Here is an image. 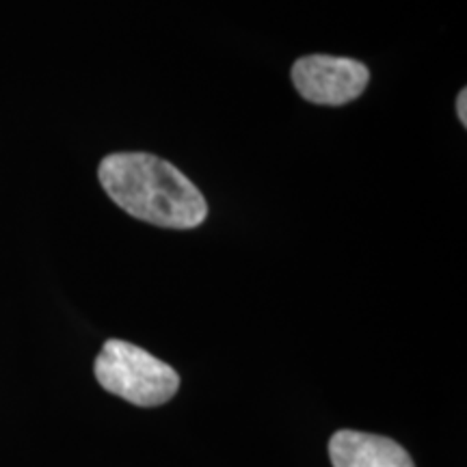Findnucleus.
Here are the masks:
<instances>
[{
  "instance_id": "f257e3e1",
  "label": "nucleus",
  "mask_w": 467,
  "mask_h": 467,
  "mask_svg": "<svg viewBox=\"0 0 467 467\" xmlns=\"http://www.w3.org/2000/svg\"><path fill=\"white\" fill-rule=\"evenodd\" d=\"M98 178L117 206L145 223L192 230L208 217L200 189L178 167L154 154H110L100 162Z\"/></svg>"
},
{
  "instance_id": "f03ea898",
  "label": "nucleus",
  "mask_w": 467,
  "mask_h": 467,
  "mask_svg": "<svg viewBox=\"0 0 467 467\" xmlns=\"http://www.w3.org/2000/svg\"><path fill=\"white\" fill-rule=\"evenodd\" d=\"M98 383L137 407L165 405L180 388L171 366L124 340H107L93 364Z\"/></svg>"
},
{
  "instance_id": "7ed1b4c3",
  "label": "nucleus",
  "mask_w": 467,
  "mask_h": 467,
  "mask_svg": "<svg viewBox=\"0 0 467 467\" xmlns=\"http://www.w3.org/2000/svg\"><path fill=\"white\" fill-rule=\"evenodd\" d=\"M370 72L364 63L344 57L312 55L292 66V83L303 100L325 107L358 100L366 91Z\"/></svg>"
},
{
  "instance_id": "20e7f679",
  "label": "nucleus",
  "mask_w": 467,
  "mask_h": 467,
  "mask_svg": "<svg viewBox=\"0 0 467 467\" xmlns=\"http://www.w3.org/2000/svg\"><path fill=\"white\" fill-rule=\"evenodd\" d=\"M329 457L334 467H416L399 441L348 429L331 437Z\"/></svg>"
},
{
  "instance_id": "39448f33",
  "label": "nucleus",
  "mask_w": 467,
  "mask_h": 467,
  "mask_svg": "<svg viewBox=\"0 0 467 467\" xmlns=\"http://www.w3.org/2000/svg\"><path fill=\"white\" fill-rule=\"evenodd\" d=\"M457 113H459L461 124L467 126V91L465 89L461 91L459 98H457Z\"/></svg>"
}]
</instances>
